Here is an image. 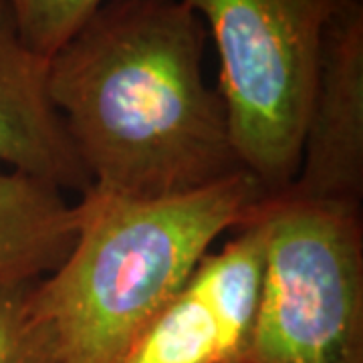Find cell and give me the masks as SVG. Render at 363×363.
Wrapping results in <instances>:
<instances>
[{
  "mask_svg": "<svg viewBox=\"0 0 363 363\" xmlns=\"http://www.w3.org/2000/svg\"><path fill=\"white\" fill-rule=\"evenodd\" d=\"M208 28L184 0H105L47 59V91L91 190L188 194L240 172L202 73Z\"/></svg>",
  "mask_w": 363,
  "mask_h": 363,
  "instance_id": "6da1fadb",
  "label": "cell"
},
{
  "mask_svg": "<svg viewBox=\"0 0 363 363\" xmlns=\"http://www.w3.org/2000/svg\"><path fill=\"white\" fill-rule=\"evenodd\" d=\"M267 198L248 172L169 198L85 192L67 257L35 283L63 363H117L216 238L250 220Z\"/></svg>",
  "mask_w": 363,
  "mask_h": 363,
  "instance_id": "7a4b0ae2",
  "label": "cell"
},
{
  "mask_svg": "<svg viewBox=\"0 0 363 363\" xmlns=\"http://www.w3.org/2000/svg\"><path fill=\"white\" fill-rule=\"evenodd\" d=\"M220 59V93L242 168L289 192L329 25L351 0H184Z\"/></svg>",
  "mask_w": 363,
  "mask_h": 363,
  "instance_id": "3957f363",
  "label": "cell"
},
{
  "mask_svg": "<svg viewBox=\"0 0 363 363\" xmlns=\"http://www.w3.org/2000/svg\"><path fill=\"white\" fill-rule=\"evenodd\" d=\"M267 262L247 363H363L362 210L264 202Z\"/></svg>",
  "mask_w": 363,
  "mask_h": 363,
  "instance_id": "277c9868",
  "label": "cell"
},
{
  "mask_svg": "<svg viewBox=\"0 0 363 363\" xmlns=\"http://www.w3.org/2000/svg\"><path fill=\"white\" fill-rule=\"evenodd\" d=\"M285 194L362 210L363 0H351L325 35L297 176Z\"/></svg>",
  "mask_w": 363,
  "mask_h": 363,
  "instance_id": "5b68a950",
  "label": "cell"
},
{
  "mask_svg": "<svg viewBox=\"0 0 363 363\" xmlns=\"http://www.w3.org/2000/svg\"><path fill=\"white\" fill-rule=\"evenodd\" d=\"M0 166L83 196L91 180L47 91V59L28 49L0 0Z\"/></svg>",
  "mask_w": 363,
  "mask_h": 363,
  "instance_id": "8992f818",
  "label": "cell"
},
{
  "mask_svg": "<svg viewBox=\"0 0 363 363\" xmlns=\"http://www.w3.org/2000/svg\"><path fill=\"white\" fill-rule=\"evenodd\" d=\"M77 204L47 182L0 169V286L37 281L67 257Z\"/></svg>",
  "mask_w": 363,
  "mask_h": 363,
  "instance_id": "52a82bcc",
  "label": "cell"
},
{
  "mask_svg": "<svg viewBox=\"0 0 363 363\" xmlns=\"http://www.w3.org/2000/svg\"><path fill=\"white\" fill-rule=\"evenodd\" d=\"M264 202L220 250L208 252L190 277V285L218 321L233 363H247L262 297L267 262Z\"/></svg>",
  "mask_w": 363,
  "mask_h": 363,
  "instance_id": "ba28073f",
  "label": "cell"
},
{
  "mask_svg": "<svg viewBox=\"0 0 363 363\" xmlns=\"http://www.w3.org/2000/svg\"><path fill=\"white\" fill-rule=\"evenodd\" d=\"M117 363H233L216 317L190 281L143 325Z\"/></svg>",
  "mask_w": 363,
  "mask_h": 363,
  "instance_id": "9c48e42d",
  "label": "cell"
},
{
  "mask_svg": "<svg viewBox=\"0 0 363 363\" xmlns=\"http://www.w3.org/2000/svg\"><path fill=\"white\" fill-rule=\"evenodd\" d=\"M37 281L0 286V363H63L57 333L35 301Z\"/></svg>",
  "mask_w": 363,
  "mask_h": 363,
  "instance_id": "30bf717a",
  "label": "cell"
},
{
  "mask_svg": "<svg viewBox=\"0 0 363 363\" xmlns=\"http://www.w3.org/2000/svg\"><path fill=\"white\" fill-rule=\"evenodd\" d=\"M28 49L49 59L105 0H4Z\"/></svg>",
  "mask_w": 363,
  "mask_h": 363,
  "instance_id": "8fae6325",
  "label": "cell"
}]
</instances>
